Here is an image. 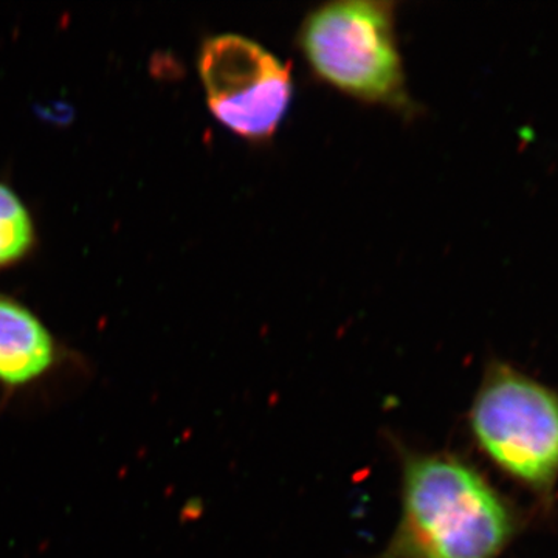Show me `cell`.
Returning <instances> with one entry per match:
<instances>
[{
	"label": "cell",
	"mask_w": 558,
	"mask_h": 558,
	"mask_svg": "<svg viewBox=\"0 0 558 558\" xmlns=\"http://www.w3.org/2000/svg\"><path fill=\"white\" fill-rule=\"evenodd\" d=\"M199 75L220 124L248 142L274 137L292 102L289 64L256 40L223 33L202 44Z\"/></svg>",
	"instance_id": "cell-4"
},
{
	"label": "cell",
	"mask_w": 558,
	"mask_h": 558,
	"mask_svg": "<svg viewBox=\"0 0 558 558\" xmlns=\"http://www.w3.org/2000/svg\"><path fill=\"white\" fill-rule=\"evenodd\" d=\"M473 435L499 469L532 487L558 476V398L510 366L495 363L473 400Z\"/></svg>",
	"instance_id": "cell-3"
},
{
	"label": "cell",
	"mask_w": 558,
	"mask_h": 558,
	"mask_svg": "<svg viewBox=\"0 0 558 558\" xmlns=\"http://www.w3.org/2000/svg\"><path fill=\"white\" fill-rule=\"evenodd\" d=\"M299 46L329 86L355 100L411 112L395 3L336 0L319 5L301 24Z\"/></svg>",
	"instance_id": "cell-2"
},
{
	"label": "cell",
	"mask_w": 558,
	"mask_h": 558,
	"mask_svg": "<svg viewBox=\"0 0 558 558\" xmlns=\"http://www.w3.org/2000/svg\"><path fill=\"white\" fill-rule=\"evenodd\" d=\"M62 351L28 307L0 293V391L5 398L38 388L62 365Z\"/></svg>",
	"instance_id": "cell-5"
},
{
	"label": "cell",
	"mask_w": 558,
	"mask_h": 558,
	"mask_svg": "<svg viewBox=\"0 0 558 558\" xmlns=\"http://www.w3.org/2000/svg\"><path fill=\"white\" fill-rule=\"evenodd\" d=\"M35 244L31 213L16 193L0 183V269L24 258Z\"/></svg>",
	"instance_id": "cell-6"
},
{
	"label": "cell",
	"mask_w": 558,
	"mask_h": 558,
	"mask_svg": "<svg viewBox=\"0 0 558 558\" xmlns=\"http://www.w3.org/2000/svg\"><path fill=\"white\" fill-rule=\"evenodd\" d=\"M512 534V513L478 470L405 451L398 527L374 558H497Z\"/></svg>",
	"instance_id": "cell-1"
}]
</instances>
